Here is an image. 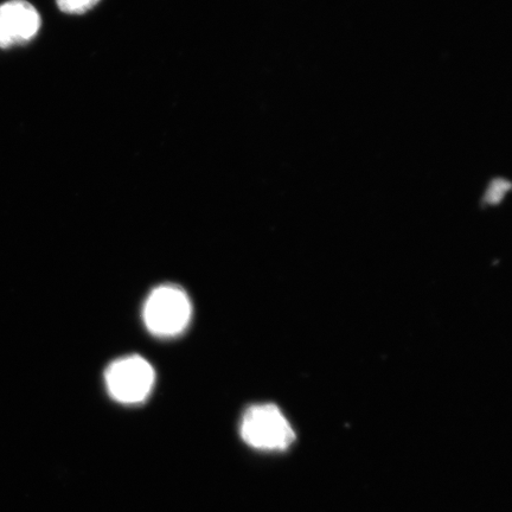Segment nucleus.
I'll use <instances>...</instances> for the list:
<instances>
[{
	"label": "nucleus",
	"instance_id": "nucleus-1",
	"mask_svg": "<svg viewBox=\"0 0 512 512\" xmlns=\"http://www.w3.org/2000/svg\"><path fill=\"white\" fill-rule=\"evenodd\" d=\"M191 316V300L181 286L160 285L145 300L144 324L153 336L174 338L183 334Z\"/></svg>",
	"mask_w": 512,
	"mask_h": 512
},
{
	"label": "nucleus",
	"instance_id": "nucleus-3",
	"mask_svg": "<svg viewBox=\"0 0 512 512\" xmlns=\"http://www.w3.org/2000/svg\"><path fill=\"white\" fill-rule=\"evenodd\" d=\"M105 382L107 392L114 401L128 406L139 405L151 395L156 371L142 356H125L107 367Z\"/></svg>",
	"mask_w": 512,
	"mask_h": 512
},
{
	"label": "nucleus",
	"instance_id": "nucleus-6",
	"mask_svg": "<svg viewBox=\"0 0 512 512\" xmlns=\"http://www.w3.org/2000/svg\"><path fill=\"white\" fill-rule=\"evenodd\" d=\"M510 188L509 183L505 181H496L491 184V187L486 194L485 200L491 204H496L499 201L503 200L505 192H507Z\"/></svg>",
	"mask_w": 512,
	"mask_h": 512
},
{
	"label": "nucleus",
	"instance_id": "nucleus-4",
	"mask_svg": "<svg viewBox=\"0 0 512 512\" xmlns=\"http://www.w3.org/2000/svg\"><path fill=\"white\" fill-rule=\"evenodd\" d=\"M41 28V16L27 0H10L0 5V48L28 43Z\"/></svg>",
	"mask_w": 512,
	"mask_h": 512
},
{
	"label": "nucleus",
	"instance_id": "nucleus-2",
	"mask_svg": "<svg viewBox=\"0 0 512 512\" xmlns=\"http://www.w3.org/2000/svg\"><path fill=\"white\" fill-rule=\"evenodd\" d=\"M241 438L260 451H285L296 439L290 422L271 403L249 407L242 416Z\"/></svg>",
	"mask_w": 512,
	"mask_h": 512
},
{
	"label": "nucleus",
	"instance_id": "nucleus-5",
	"mask_svg": "<svg viewBox=\"0 0 512 512\" xmlns=\"http://www.w3.org/2000/svg\"><path fill=\"white\" fill-rule=\"evenodd\" d=\"M100 0H57V6L67 15H83L98 5Z\"/></svg>",
	"mask_w": 512,
	"mask_h": 512
}]
</instances>
